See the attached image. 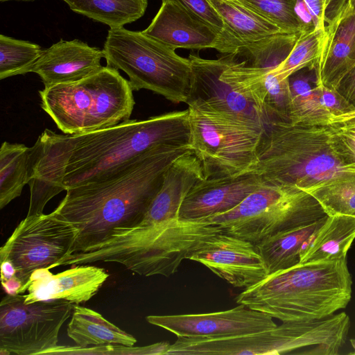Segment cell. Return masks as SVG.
Returning <instances> with one entry per match:
<instances>
[{
    "label": "cell",
    "mask_w": 355,
    "mask_h": 355,
    "mask_svg": "<svg viewBox=\"0 0 355 355\" xmlns=\"http://www.w3.org/2000/svg\"><path fill=\"white\" fill-rule=\"evenodd\" d=\"M264 184L257 174L246 173L235 177L202 179L184 198L179 218L195 220L228 211Z\"/></svg>",
    "instance_id": "19"
},
{
    "label": "cell",
    "mask_w": 355,
    "mask_h": 355,
    "mask_svg": "<svg viewBox=\"0 0 355 355\" xmlns=\"http://www.w3.org/2000/svg\"><path fill=\"white\" fill-rule=\"evenodd\" d=\"M103 51L107 66L125 72L133 91L148 89L173 103H186L190 61L174 49L121 27L109 30Z\"/></svg>",
    "instance_id": "7"
},
{
    "label": "cell",
    "mask_w": 355,
    "mask_h": 355,
    "mask_svg": "<svg viewBox=\"0 0 355 355\" xmlns=\"http://www.w3.org/2000/svg\"><path fill=\"white\" fill-rule=\"evenodd\" d=\"M41 47L28 41L0 35V79L25 74L40 57Z\"/></svg>",
    "instance_id": "29"
},
{
    "label": "cell",
    "mask_w": 355,
    "mask_h": 355,
    "mask_svg": "<svg viewBox=\"0 0 355 355\" xmlns=\"http://www.w3.org/2000/svg\"><path fill=\"white\" fill-rule=\"evenodd\" d=\"M313 19L315 30L324 31L327 14L335 0H302Z\"/></svg>",
    "instance_id": "36"
},
{
    "label": "cell",
    "mask_w": 355,
    "mask_h": 355,
    "mask_svg": "<svg viewBox=\"0 0 355 355\" xmlns=\"http://www.w3.org/2000/svg\"><path fill=\"white\" fill-rule=\"evenodd\" d=\"M30 148L28 216L42 214L47 202L67 190L63 180L71 154L70 135L45 129Z\"/></svg>",
    "instance_id": "16"
},
{
    "label": "cell",
    "mask_w": 355,
    "mask_h": 355,
    "mask_svg": "<svg viewBox=\"0 0 355 355\" xmlns=\"http://www.w3.org/2000/svg\"><path fill=\"white\" fill-rule=\"evenodd\" d=\"M69 135L71 154L63 180L67 189L101 179L157 147L189 146V111L128 119L102 130Z\"/></svg>",
    "instance_id": "2"
},
{
    "label": "cell",
    "mask_w": 355,
    "mask_h": 355,
    "mask_svg": "<svg viewBox=\"0 0 355 355\" xmlns=\"http://www.w3.org/2000/svg\"><path fill=\"white\" fill-rule=\"evenodd\" d=\"M326 127L336 157L347 170L355 173V109L332 117Z\"/></svg>",
    "instance_id": "32"
},
{
    "label": "cell",
    "mask_w": 355,
    "mask_h": 355,
    "mask_svg": "<svg viewBox=\"0 0 355 355\" xmlns=\"http://www.w3.org/2000/svg\"><path fill=\"white\" fill-rule=\"evenodd\" d=\"M71 10L110 28L123 27L141 18L147 8V0H63Z\"/></svg>",
    "instance_id": "28"
},
{
    "label": "cell",
    "mask_w": 355,
    "mask_h": 355,
    "mask_svg": "<svg viewBox=\"0 0 355 355\" xmlns=\"http://www.w3.org/2000/svg\"><path fill=\"white\" fill-rule=\"evenodd\" d=\"M190 148L205 179L250 173L266 128L221 112L189 107Z\"/></svg>",
    "instance_id": "9"
},
{
    "label": "cell",
    "mask_w": 355,
    "mask_h": 355,
    "mask_svg": "<svg viewBox=\"0 0 355 355\" xmlns=\"http://www.w3.org/2000/svg\"><path fill=\"white\" fill-rule=\"evenodd\" d=\"M322 107L332 117L338 116L355 109L346 98L332 87L316 82Z\"/></svg>",
    "instance_id": "35"
},
{
    "label": "cell",
    "mask_w": 355,
    "mask_h": 355,
    "mask_svg": "<svg viewBox=\"0 0 355 355\" xmlns=\"http://www.w3.org/2000/svg\"><path fill=\"white\" fill-rule=\"evenodd\" d=\"M142 33L175 50L211 48L224 54L235 53L223 35L179 0H162L158 12Z\"/></svg>",
    "instance_id": "15"
},
{
    "label": "cell",
    "mask_w": 355,
    "mask_h": 355,
    "mask_svg": "<svg viewBox=\"0 0 355 355\" xmlns=\"http://www.w3.org/2000/svg\"><path fill=\"white\" fill-rule=\"evenodd\" d=\"M187 9L223 35L231 44L225 24L220 15L208 0H179Z\"/></svg>",
    "instance_id": "34"
},
{
    "label": "cell",
    "mask_w": 355,
    "mask_h": 355,
    "mask_svg": "<svg viewBox=\"0 0 355 355\" xmlns=\"http://www.w3.org/2000/svg\"><path fill=\"white\" fill-rule=\"evenodd\" d=\"M148 323L177 337H227L270 329L277 324L273 318L243 305L207 313L150 315Z\"/></svg>",
    "instance_id": "14"
},
{
    "label": "cell",
    "mask_w": 355,
    "mask_h": 355,
    "mask_svg": "<svg viewBox=\"0 0 355 355\" xmlns=\"http://www.w3.org/2000/svg\"><path fill=\"white\" fill-rule=\"evenodd\" d=\"M326 216L309 193L264 182L232 209L206 218L224 232L257 243Z\"/></svg>",
    "instance_id": "8"
},
{
    "label": "cell",
    "mask_w": 355,
    "mask_h": 355,
    "mask_svg": "<svg viewBox=\"0 0 355 355\" xmlns=\"http://www.w3.org/2000/svg\"><path fill=\"white\" fill-rule=\"evenodd\" d=\"M308 69H302L288 77L291 123L325 126L331 121L332 116L320 103L316 83L311 85L313 74L308 73Z\"/></svg>",
    "instance_id": "26"
},
{
    "label": "cell",
    "mask_w": 355,
    "mask_h": 355,
    "mask_svg": "<svg viewBox=\"0 0 355 355\" xmlns=\"http://www.w3.org/2000/svg\"><path fill=\"white\" fill-rule=\"evenodd\" d=\"M250 173L265 183L309 193L331 182L355 178L338 159L327 127L277 121L264 131Z\"/></svg>",
    "instance_id": "5"
},
{
    "label": "cell",
    "mask_w": 355,
    "mask_h": 355,
    "mask_svg": "<svg viewBox=\"0 0 355 355\" xmlns=\"http://www.w3.org/2000/svg\"><path fill=\"white\" fill-rule=\"evenodd\" d=\"M354 3H355V0H354Z\"/></svg>",
    "instance_id": "40"
},
{
    "label": "cell",
    "mask_w": 355,
    "mask_h": 355,
    "mask_svg": "<svg viewBox=\"0 0 355 355\" xmlns=\"http://www.w3.org/2000/svg\"><path fill=\"white\" fill-rule=\"evenodd\" d=\"M73 309L67 300L26 304L22 294L6 295L0 304V354L37 355L57 346Z\"/></svg>",
    "instance_id": "11"
},
{
    "label": "cell",
    "mask_w": 355,
    "mask_h": 355,
    "mask_svg": "<svg viewBox=\"0 0 355 355\" xmlns=\"http://www.w3.org/2000/svg\"><path fill=\"white\" fill-rule=\"evenodd\" d=\"M327 217L326 216L313 223L277 234L255 243L268 275L300 264L305 244Z\"/></svg>",
    "instance_id": "24"
},
{
    "label": "cell",
    "mask_w": 355,
    "mask_h": 355,
    "mask_svg": "<svg viewBox=\"0 0 355 355\" xmlns=\"http://www.w3.org/2000/svg\"><path fill=\"white\" fill-rule=\"evenodd\" d=\"M68 336L80 347H132L137 339L91 309L75 304L67 329Z\"/></svg>",
    "instance_id": "23"
},
{
    "label": "cell",
    "mask_w": 355,
    "mask_h": 355,
    "mask_svg": "<svg viewBox=\"0 0 355 355\" xmlns=\"http://www.w3.org/2000/svg\"><path fill=\"white\" fill-rule=\"evenodd\" d=\"M309 193L318 201L328 216L355 217V178L325 184Z\"/></svg>",
    "instance_id": "31"
},
{
    "label": "cell",
    "mask_w": 355,
    "mask_h": 355,
    "mask_svg": "<svg viewBox=\"0 0 355 355\" xmlns=\"http://www.w3.org/2000/svg\"><path fill=\"white\" fill-rule=\"evenodd\" d=\"M352 284L346 259L300 263L268 275L236 302L282 322L320 319L347 306Z\"/></svg>",
    "instance_id": "4"
},
{
    "label": "cell",
    "mask_w": 355,
    "mask_h": 355,
    "mask_svg": "<svg viewBox=\"0 0 355 355\" xmlns=\"http://www.w3.org/2000/svg\"><path fill=\"white\" fill-rule=\"evenodd\" d=\"M238 54L216 60L190 55V91L185 103L206 108L267 128L272 121L250 83L241 73Z\"/></svg>",
    "instance_id": "10"
},
{
    "label": "cell",
    "mask_w": 355,
    "mask_h": 355,
    "mask_svg": "<svg viewBox=\"0 0 355 355\" xmlns=\"http://www.w3.org/2000/svg\"><path fill=\"white\" fill-rule=\"evenodd\" d=\"M40 106L65 135L102 130L130 119L135 106L129 80L103 67L80 80L39 91Z\"/></svg>",
    "instance_id": "6"
},
{
    "label": "cell",
    "mask_w": 355,
    "mask_h": 355,
    "mask_svg": "<svg viewBox=\"0 0 355 355\" xmlns=\"http://www.w3.org/2000/svg\"><path fill=\"white\" fill-rule=\"evenodd\" d=\"M208 1L223 19L227 35L237 41L239 46L243 42H255L285 32L239 0Z\"/></svg>",
    "instance_id": "25"
},
{
    "label": "cell",
    "mask_w": 355,
    "mask_h": 355,
    "mask_svg": "<svg viewBox=\"0 0 355 355\" xmlns=\"http://www.w3.org/2000/svg\"><path fill=\"white\" fill-rule=\"evenodd\" d=\"M189 148L157 147L101 179L68 188L53 212L76 230L72 253L104 241L115 229L139 224L171 164Z\"/></svg>",
    "instance_id": "1"
},
{
    "label": "cell",
    "mask_w": 355,
    "mask_h": 355,
    "mask_svg": "<svg viewBox=\"0 0 355 355\" xmlns=\"http://www.w3.org/2000/svg\"><path fill=\"white\" fill-rule=\"evenodd\" d=\"M267 19L280 29L292 33H301L292 0H239Z\"/></svg>",
    "instance_id": "33"
},
{
    "label": "cell",
    "mask_w": 355,
    "mask_h": 355,
    "mask_svg": "<svg viewBox=\"0 0 355 355\" xmlns=\"http://www.w3.org/2000/svg\"><path fill=\"white\" fill-rule=\"evenodd\" d=\"M354 66V1L336 0L327 14L317 81L333 87Z\"/></svg>",
    "instance_id": "17"
},
{
    "label": "cell",
    "mask_w": 355,
    "mask_h": 355,
    "mask_svg": "<svg viewBox=\"0 0 355 355\" xmlns=\"http://www.w3.org/2000/svg\"><path fill=\"white\" fill-rule=\"evenodd\" d=\"M103 50L78 40H60L42 50L38 59L26 70L39 75L44 87L80 80L100 71Z\"/></svg>",
    "instance_id": "20"
},
{
    "label": "cell",
    "mask_w": 355,
    "mask_h": 355,
    "mask_svg": "<svg viewBox=\"0 0 355 355\" xmlns=\"http://www.w3.org/2000/svg\"><path fill=\"white\" fill-rule=\"evenodd\" d=\"M76 236V229L53 211L26 216L1 247L0 261L12 264L24 286L33 271L53 268L72 254Z\"/></svg>",
    "instance_id": "12"
},
{
    "label": "cell",
    "mask_w": 355,
    "mask_h": 355,
    "mask_svg": "<svg viewBox=\"0 0 355 355\" xmlns=\"http://www.w3.org/2000/svg\"><path fill=\"white\" fill-rule=\"evenodd\" d=\"M324 33L314 30L300 33L290 53L275 73L284 79L304 68L317 69Z\"/></svg>",
    "instance_id": "30"
},
{
    "label": "cell",
    "mask_w": 355,
    "mask_h": 355,
    "mask_svg": "<svg viewBox=\"0 0 355 355\" xmlns=\"http://www.w3.org/2000/svg\"><path fill=\"white\" fill-rule=\"evenodd\" d=\"M1 1H11V0H0Z\"/></svg>",
    "instance_id": "39"
},
{
    "label": "cell",
    "mask_w": 355,
    "mask_h": 355,
    "mask_svg": "<svg viewBox=\"0 0 355 355\" xmlns=\"http://www.w3.org/2000/svg\"><path fill=\"white\" fill-rule=\"evenodd\" d=\"M332 88L336 89L355 107V66Z\"/></svg>",
    "instance_id": "37"
},
{
    "label": "cell",
    "mask_w": 355,
    "mask_h": 355,
    "mask_svg": "<svg viewBox=\"0 0 355 355\" xmlns=\"http://www.w3.org/2000/svg\"><path fill=\"white\" fill-rule=\"evenodd\" d=\"M204 178L199 159L191 148L188 149L166 170L160 189L139 224L149 225L179 219L184 198L195 184Z\"/></svg>",
    "instance_id": "21"
},
{
    "label": "cell",
    "mask_w": 355,
    "mask_h": 355,
    "mask_svg": "<svg viewBox=\"0 0 355 355\" xmlns=\"http://www.w3.org/2000/svg\"><path fill=\"white\" fill-rule=\"evenodd\" d=\"M351 345L354 349V352H351V354H355V338L350 339Z\"/></svg>",
    "instance_id": "38"
},
{
    "label": "cell",
    "mask_w": 355,
    "mask_h": 355,
    "mask_svg": "<svg viewBox=\"0 0 355 355\" xmlns=\"http://www.w3.org/2000/svg\"><path fill=\"white\" fill-rule=\"evenodd\" d=\"M354 239V216H328L305 244L300 263L346 259Z\"/></svg>",
    "instance_id": "22"
},
{
    "label": "cell",
    "mask_w": 355,
    "mask_h": 355,
    "mask_svg": "<svg viewBox=\"0 0 355 355\" xmlns=\"http://www.w3.org/2000/svg\"><path fill=\"white\" fill-rule=\"evenodd\" d=\"M30 147L3 141L0 149V209L20 196L29 179Z\"/></svg>",
    "instance_id": "27"
},
{
    "label": "cell",
    "mask_w": 355,
    "mask_h": 355,
    "mask_svg": "<svg viewBox=\"0 0 355 355\" xmlns=\"http://www.w3.org/2000/svg\"><path fill=\"white\" fill-rule=\"evenodd\" d=\"M53 275L48 268H39L18 294L24 295V303L63 300L73 304L89 301L109 277L105 269L85 264L76 265Z\"/></svg>",
    "instance_id": "18"
},
{
    "label": "cell",
    "mask_w": 355,
    "mask_h": 355,
    "mask_svg": "<svg viewBox=\"0 0 355 355\" xmlns=\"http://www.w3.org/2000/svg\"><path fill=\"white\" fill-rule=\"evenodd\" d=\"M189 260L202 263L237 288H249L268 275L255 243L224 232L203 241Z\"/></svg>",
    "instance_id": "13"
},
{
    "label": "cell",
    "mask_w": 355,
    "mask_h": 355,
    "mask_svg": "<svg viewBox=\"0 0 355 355\" xmlns=\"http://www.w3.org/2000/svg\"><path fill=\"white\" fill-rule=\"evenodd\" d=\"M220 232L218 225L206 218L115 229L104 241L71 254L55 267L112 262L140 275L169 277L203 241Z\"/></svg>",
    "instance_id": "3"
}]
</instances>
